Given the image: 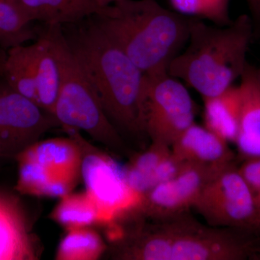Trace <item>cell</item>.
<instances>
[{
	"instance_id": "1",
	"label": "cell",
	"mask_w": 260,
	"mask_h": 260,
	"mask_svg": "<svg viewBox=\"0 0 260 260\" xmlns=\"http://www.w3.org/2000/svg\"><path fill=\"white\" fill-rule=\"evenodd\" d=\"M61 28L70 50L113 125L122 138L146 135L144 73L98 26L93 16Z\"/></svg>"
},
{
	"instance_id": "2",
	"label": "cell",
	"mask_w": 260,
	"mask_h": 260,
	"mask_svg": "<svg viewBox=\"0 0 260 260\" xmlns=\"http://www.w3.org/2000/svg\"><path fill=\"white\" fill-rule=\"evenodd\" d=\"M93 18L148 76L168 73L185 47L193 19L164 8L156 0H118L105 14Z\"/></svg>"
},
{
	"instance_id": "3",
	"label": "cell",
	"mask_w": 260,
	"mask_h": 260,
	"mask_svg": "<svg viewBox=\"0 0 260 260\" xmlns=\"http://www.w3.org/2000/svg\"><path fill=\"white\" fill-rule=\"evenodd\" d=\"M254 37L250 15H241L225 26L192 19L185 47L169 64L168 73L203 97L223 93L240 79Z\"/></svg>"
},
{
	"instance_id": "4",
	"label": "cell",
	"mask_w": 260,
	"mask_h": 260,
	"mask_svg": "<svg viewBox=\"0 0 260 260\" xmlns=\"http://www.w3.org/2000/svg\"><path fill=\"white\" fill-rule=\"evenodd\" d=\"M61 71V85L53 116L64 129L87 133L118 153H128L124 140L104 112L91 84L63 34L61 25H45Z\"/></svg>"
},
{
	"instance_id": "5",
	"label": "cell",
	"mask_w": 260,
	"mask_h": 260,
	"mask_svg": "<svg viewBox=\"0 0 260 260\" xmlns=\"http://www.w3.org/2000/svg\"><path fill=\"white\" fill-rule=\"evenodd\" d=\"M155 222L159 260H244L253 252L241 230L203 225L186 213Z\"/></svg>"
},
{
	"instance_id": "6",
	"label": "cell",
	"mask_w": 260,
	"mask_h": 260,
	"mask_svg": "<svg viewBox=\"0 0 260 260\" xmlns=\"http://www.w3.org/2000/svg\"><path fill=\"white\" fill-rule=\"evenodd\" d=\"M82 150L75 138L39 140L15 156L18 178L15 188L21 194L62 198L80 182Z\"/></svg>"
},
{
	"instance_id": "7",
	"label": "cell",
	"mask_w": 260,
	"mask_h": 260,
	"mask_svg": "<svg viewBox=\"0 0 260 260\" xmlns=\"http://www.w3.org/2000/svg\"><path fill=\"white\" fill-rule=\"evenodd\" d=\"M76 140L82 150L81 177L86 190L100 213V224L119 221L135 211L142 196L126 181L125 167L89 143L73 129H63Z\"/></svg>"
},
{
	"instance_id": "8",
	"label": "cell",
	"mask_w": 260,
	"mask_h": 260,
	"mask_svg": "<svg viewBox=\"0 0 260 260\" xmlns=\"http://www.w3.org/2000/svg\"><path fill=\"white\" fill-rule=\"evenodd\" d=\"M143 103L145 133L151 142L172 147L194 123L190 93L184 84L168 73L145 75Z\"/></svg>"
},
{
	"instance_id": "9",
	"label": "cell",
	"mask_w": 260,
	"mask_h": 260,
	"mask_svg": "<svg viewBox=\"0 0 260 260\" xmlns=\"http://www.w3.org/2000/svg\"><path fill=\"white\" fill-rule=\"evenodd\" d=\"M192 208L211 226L242 231L260 228L254 197L234 162L208 183Z\"/></svg>"
},
{
	"instance_id": "10",
	"label": "cell",
	"mask_w": 260,
	"mask_h": 260,
	"mask_svg": "<svg viewBox=\"0 0 260 260\" xmlns=\"http://www.w3.org/2000/svg\"><path fill=\"white\" fill-rule=\"evenodd\" d=\"M222 169L187 164L177 177L143 195L135 214L160 220L186 213L193 208L205 186Z\"/></svg>"
},
{
	"instance_id": "11",
	"label": "cell",
	"mask_w": 260,
	"mask_h": 260,
	"mask_svg": "<svg viewBox=\"0 0 260 260\" xmlns=\"http://www.w3.org/2000/svg\"><path fill=\"white\" fill-rule=\"evenodd\" d=\"M56 126L54 116L0 79V138L23 150Z\"/></svg>"
},
{
	"instance_id": "12",
	"label": "cell",
	"mask_w": 260,
	"mask_h": 260,
	"mask_svg": "<svg viewBox=\"0 0 260 260\" xmlns=\"http://www.w3.org/2000/svg\"><path fill=\"white\" fill-rule=\"evenodd\" d=\"M39 251L21 202L0 190V260H36Z\"/></svg>"
},
{
	"instance_id": "13",
	"label": "cell",
	"mask_w": 260,
	"mask_h": 260,
	"mask_svg": "<svg viewBox=\"0 0 260 260\" xmlns=\"http://www.w3.org/2000/svg\"><path fill=\"white\" fill-rule=\"evenodd\" d=\"M171 148L173 153L185 164L222 169L234 162V154L229 143L195 122Z\"/></svg>"
},
{
	"instance_id": "14",
	"label": "cell",
	"mask_w": 260,
	"mask_h": 260,
	"mask_svg": "<svg viewBox=\"0 0 260 260\" xmlns=\"http://www.w3.org/2000/svg\"><path fill=\"white\" fill-rule=\"evenodd\" d=\"M239 80L242 112L235 144L246 159L260 156V83L256 67L248 62Z\"/></svg>"
},
{
	"instance_id": "15",
	"label": "cell",
	"mask_w": 260,
	"mask_h": 260,
	"mask_svg": "<svg viewBox=\"0 0 260 260\" xmlns=\"http://www.w3.org/2000/svg\"><path fill=\"white\" fill-rule=\"evenodd\" d=\"M24 15L32 22L46 25L80 23L93 15L105 14L95 0H14Z\"/></svg>"
},
{
	"instance_id": "16",
	"label": "cell",
	"mask_w": 260,
	"mask_h": 260,
	"mask_svg": "<svg viewBox=\"0 0 260 260\" xmlns=\"http://www.w3.org/2000/svg\"><path fill=\"white\" fill-rule=\"evenodd\" d=\"M37 104L53 116L61 85V71L54 46L45 26L31 44Z\"/></svg>"
},
{
	"instance_id": "17",
	"label": "cell",
	"mask_w": 260,
	"mask_h": 260,
	"mask_svg": "<svg viewBox=\"0 0 260 260\" xmlns=\"http://www.w3.org/2000/svg\"><path fill=\"white\" fill-rule=\"evenodd\" d=\"M205 126L228 143H235L242 112V93L234 85L223 93L205 98Z\"/></svg>"
},
{
	"instance_id": "18",
	"label": "cell",
	"mask_w": 260,
	"mask_h": 260,
	"mask_svg": "<svg viewBox=\"0 0 260 260\" xmlns=\"http://www.w3.org/2000/svg\"><path fill=\"white\" fill-rule=\"evenodd\" d=\"M0 78L10 88L37 104L31 44L0 49Z\"/></svg>"
},
{
	"instance_id": "19",
	"label": "cell",
	"mask_w": 260,
	"mask_h": 260,
	"mask_svg": "<svg viewBox=\"0 0 260 260\" xmlns=\"http://www.w3.org/2000/svg\"><path fill=\"white\" fill-rule=\"evenodd\" d=\"M39 29L23 14L14 0H0V49L8 50L37 40Z\"/></svg>"
},
{
	"instance_id": "20",
	"label": "cell",
	"mask_w": 260,
	"mask_h": 260,
	"mask_svg": "<svg viewBox=\"0 0 260 260\" xmlns=\"http://www.w3.org/2000/svg\"><path fill=\"white\" fill-rule=\"evenodd\" d=\"M172 152L164 143L151 142L144 151L132 155L125 167L126 181L130 187L143 198L151 189V179L155 169Z\"/></svg>"
},
{
	"instance_id": "21",
	"label": "cell",
	"mask_w": 260,
	"mask_h": 260,
	"mask_svg": "<svg viewBox=\"0 0 260 260\" xmlns=\"http://www.w3.org/2000/svg\"><path fill=\"white\" fill-rule=\"evenodd\" d=\"M51 218L67 231L100 224L101 220L96 205L86 192H71L61 198Z\"/></svg>"
},
{
	"instance_id": "22",
	"label": "cell",
	"mask_w": 260,
	"mask_h": 260,
	"mask_svg": "<svg viewBox=\"0 0 260 260\" xmlns=\"http://www.w3.org/2000/svg\"><path fill=\"white\" fill-rule=\"evenodd\" d=\"M67 232L58 246L56 259H97L106 250L102 238L90 226L70 229Z\"/></svg>"
},
{
	"instance_id": "23",
	"label": "cell",
	"mask_w": 260,
	"mask_h": 260,
	"mask_svg": "<svg viewBox=\"0 0 260 260\" xmlns=\"http://www.w3.org/2000/svg\"><path fill=\"white\" fill-rule=\"evenodd\" d=\"M174 11L189 18L206 20L218 26L232 23V0H169Z\"/></svg>"
},
{
	"instance_id": "24",
	"label": "cell",
	"mask_w": 260,
	"mask_h": 260,
	"mask_svg": "<svg viewBox=\"0 0 260 260\" xmlns=\"http://www.w3.org/2000/svg\"><path fill=\"white\" fill-rule=\"evenodd\" d=\"M239 169L254 197L260 222V156L244 159Z\"/></svg>"
},
{
	"instance_id": "25",
	"label": "cell",
	"mask_w": 260,
	"mask_h": 260,
	"mask_svg": "<svg viewBox=\"0 0 260 260\" xmlns=\"http://www.w3.org/2000/svg\"><path fill=\"white\" fill-rule=\"evenodd\" d=\"M254 24V35L260 36V0H245Z\"/></svg>"
},
{
	"instance_id": "26",
	"label": "cell",
	"mask_w": 260,
	"mask_h": 260,
	"mask_svg": "<svg viewBox=\"0 0 260 260\" xmlns=\"http://www.w3.org/2000/svg\"><path fill=\"white\" fill-rule=\"evenodd\" d=\"M22 150L8 140L0 138V158H15Z\"/></svg>"
},
{
	"instance_id": "27",
	"label": "cell",
	"mask_w": 260,
	"mask_h": 260,
	"mask_svg": "<svg viewBox=\"0 0 260 260\" xmlns=\"http://www.w3.org/2000/svg\"><path fill=\"white\" fill-rule=\"evenodd\" d=\"M118 0H95V3H97L99 6L102 8H106V7L109 6V5L114 4Z\"/></svg>"
},
{
	"instance_id": "28",
	"label": "cell",
	"mask_w": 260,
	"mask_h": 260,
	"mask_svg": "<svg viewBox=\"0 0 260 260\" xmlns=\"http://www.w3.org/2000/svg\"><path fill=\"white\" fill-rule=\"evenodd\" d=\"M256 76H257L258 80L260 83V66L259 68H256Z\"/></svg>"
}]
</instances>
